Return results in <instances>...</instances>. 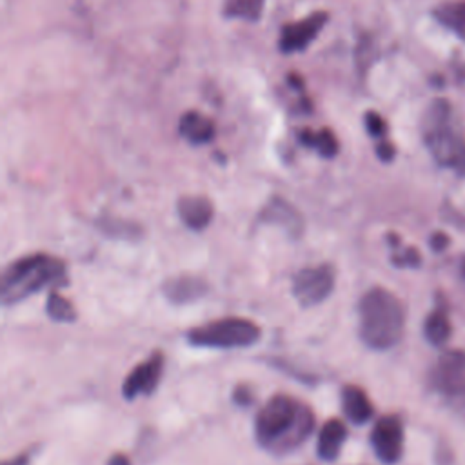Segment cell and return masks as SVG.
Instances as JSON below:
<instances>
[{
    "label": "cell",
    "mask_w": 465,
    "mask_h": 465,
    "mask_svg": "<svg viewBox=\"0 0 465 465\" xmlns=\"http://www.w3.org/2000/svg\"><path fill=\"white\" fill-rule=\"evenodd\" d=\"M314 414L298 398L276 394L263 403L254 418V440L272 456L294 452L312 432Z\"/></svg>",
    "instance_id": "obj_1"
},
{
    "label": "cell",
    "mask_w": 465,
    "mask_h": 465,
    "mask_svg": "<svg viewBox=\"0 0 465 465\" xmlns=\"http://www.w3.org/2000/svg\"><path fill=\"white\" fill-rule=\"evenodd\" d=\"M405 312L400 300L381 287L369 289L358 303V331L361 341L385 351L394 347L403 334Z\"/></svg>",
    "instance_id": "obj_2"
},
{
    "label": "cell",
    "mask_w": 465,
    "mask_h": 465,
    "mask_svg": "<svg viewBox=\"0 0 465 465\" xmlns=\"http://www.w3.org/2000/svg\"><path fill=\"white\" fill-rule=\"evenodd\" d=\"M65 263L60 258L45 252H35L15 260L4 269L0 298L7 307L49 285H65Z\"/></svg>",
    "instance_id": "obj_3"
},
{
    "label": "cell",
    "mask_w": 465,
    "mask_h": 465,
    "mask_svg": "<svg viewBox=\"0 0 465 465\" xmlns=\"http://www.w3.org/2000/svg\"><path fill=\"white\" fill-rule=\"evenodd\" d=\"M260 327L247 318H220L191 329L185 338L194 347L238 349L254 345L260 340Z\"/></svg>",
    "instance_id": "obj_4"
},
{
    "label": "cell",
    "mask_w": 465,
    "mask_h": 465,
    "mask_svg": "<svg viewBox=\"0 0 465 465\" xmlns=\"http://www.w3.org/2000/svg\"><path fill=\"white\" fill-rule=\"evenodd\" d=\"M425 140L432 156L441 165L465 174V140L449 125V107L441 100L429 109Z\"/></svg>",
    "instance_id": "obj_5"
},
{
    "label": "cell",
    "mask_w": 465,
    "mask_h": 465,
    "mask_svg": "<svg viewBox=\"0 0 465 465\" xmlns=\"http://www.w3.org/2000/svg\"><path fill=\"white\" fill-rule=\"evenodd\" d=\"M430 381L458 414H465V352L456 349L443 352L432 369Z\"/></svg>",
    "instance_id": "obj_6"
},
{
    "label": "cell",
    "mask_w": 465,
    "mask_h": 465,
    "mask_svg": "<svg viewBox=\"0 0 465 465\" xmlns=\"http://www.w3.org/2000/svg\"><path fill=\"white\" fill-rule=\"evenodd\" d=\"M334 289V269L329 263L303 267L292 278V296L302 307H314Z\"/></svg>",
    "instance_id": "obj_7"
},
{
    "label": "cell",
    "mask_w": 465,
    "mask_h": 465,
    "mask_svg": "<svg viewBox=\"0 0 465 465\" xmlns=\"http://www.w3.org/2000/svg\"><path fill=\"white\" fill-rule=\"evenodd\" d=\"M371 447L376 458L385 465H392L401 458L403 427L398 416H383L374 423L371 432Z\"/></svg>",
    "instance_id": "obj_8"
},
{
    "label": "cell",
    "mask_w": 465,
    "mask_h": 465,
    "mask_svg": "<svg viewBox=\"0 0 465 465\" xmlns=\"http://www.w3.org/2000/svg\"><path fill=\"white\" fill-rule=\"evenodd\" d=\"M163 371V354L162 352H153L145 361L138 363L124 380L122 383V396L125 400H134L140 394H151Z\"/></svg>",
    "instance_id": "obj_9"
},
{
    "label": "cell",
    "mask_w": 465,
    "mask_h": 465,
    "mask_svg": "<svg viewBox=\"0 0 465 465\" xmlns=\"http://www.w3.org/2000/svg\"><path fill=\"white\" fill-rule=\"evenodd\" d=\"M258 222L269 223V225H278L292 238H298L303 232L302 214L298 213V209L292 203H289L287 200H283L280 196H272L263 205V209L260 211Z\"/></svg>",
    "instance_id": "obj_10"
},
{
    "label": "cell",
    "mask_w": 465,
    "mask_h": 465,
    "mask_svg": "<svg viewBox=\"0 0 465 465\" xmlns=\"http://www.w3.org/2000/svg\"><path fill=\"white\" fill-rule=\"evenodd\" d=\"M209 291V285L203 278L194 274H178L163 282L162 292L165 300L173 305H187L203 298Z\"/></svg>",
    "instance_id": "obj_11"
},
{
    "label": "cell",
    "mask_w": 465,
    "mask_h": 465,
    "mask_svg": "<svg viewBox=\"0 0 465 465\" xmlns=\"http://www.w3.org/2000/svg\"><path fill=\"white\" fill-rule=\"evenodd\" d=\"M327 22L325 13H314L305 20L285 25L280 36V49L283 53H294L309 45V42L320 33L323 24Z\"/></svg>",
    "instance_id": "obj_12"
},
{
    "label": "cell",
    "mask_w": 465,
    "mask_h": 465,
    "mask_svg": "<svg viewBox=\"0 0 465 465\" xmlns=\"http://www.w3.org/2000/svg\"><path fill=\"white\" fill-rule=\"evenodd\" d=\"M178 216L185 227L191 231H203L214 214V207L209 198L193 194V196H182L176 203Z\"/></svg>",
    "instance_id": "obj_13"
},
{
    "label": "cell",
    "mask_w": 465,
    "mask_h": 465,
    "mask_svg": "<svg viewBox=\"0 0 465 465\" xmlns=\"http://www.w3.org/2000/svg\"><path fill=\"white\" fill-rule=\"evenodd\" d=\"M345 438H347V427L341 420L332 418L325 421L318 434V443H316L318 458L323 461H334L340 456Z\"/></svg>",
    "instance_id": "obj_14"
},
{
    "label": "cell",
    "mask_w": 465,
    "mask_h": 465,
    "mask_svg": "<svg viewBox=\"0 0 465 465\" xmlns=\"http://www.w3.org/2000/svg\"><path fill=\"white\" fill-rule=\"evenodd\" d=\"M341 411L354 425H363L372 416V405L367 394L356 385H345L341 389Z\"/></svg>",
    "instance_id": "obj_15"
},
{
    "label": "cell",
    "mask_w": 465,
    "mask_h": 465,
    "mask_svg": "<svg viewBox=\"0 0 465 465\" xmlns=\"http://www.w3.org/2000/svg\"><path fill=\"white\" fill-rule=\"evenodd\" d=\"M180 134L191 143H207L214 136V124L202 113L189 111L180 118Z\"/></svg>",
    "instance_id": "obj_16"
},
{
    "label": "cell",
    "mask_w": 465,
    "mask_h": 465,
    "mask_svg": "<svg viewBox=\"0 0 465 465\" xmlns=\"http://www.w3.org/2000/svg\"><path fill=\"white\" fill-rule=\"evenodd\" d=\"M423 334L427 341L432 343L434 347H441L447 343L450 336V322L443 309H436L427 316L423 325Z\"/></svg>",
    "instance_id": "obj_17"
},
{
    "label": "cell",
    "mask_w": 465,
    "mask_h": 465,
    "mask_svg": "<svg viewBox=\"0 0 465 465\" xmlns=\"http://www.w3.org/2000/svg\"><path fill=\"white\" fill-rule=\"evenodd\" d=\"M45 312L51 320H54L58 323H71L76 320V311H74L73 303L56 291H51L47 294Z\"/></svg>",
    "instance_id": "obj_18"
},
{
    "label": "cell",
    "mask_w": 465,
    "mask_h": 465,
    "mask_svg": "<svg viewBox=\"0 0 465 465\" xmlns=\"http://www.w3.org/2000/svg\"><path fill=\"white\" fill-rule=\"evenodd\" d=\"M302 142L309 147H314L323 158H332L338 153V142L336 136L329 131V129H322L320 133H311L309 129H305L300 134Z\"/></svg>",
    "instance_id": "obj_19"
},
{
    "label": "cell",
    "mask_w": 465,
    "mask_h": 465,
    "mask_svg": "<svg viewBox=\"0 0 465 465\" xmlns=\"http://www.w3.org/2000/svg\"><path fill=\"white\" fill-rule=\"evenodd\" d=\"M436 16L445 25L465 36V4H447L436 11Z\"/></svg>",
    "instance_id": "obj_20"
},
{
    "label": "cell",
    "mask_w": 465,
    "mask_h": 465,
    "mask_svg": "<svg viewBox=\"0 0 465 465\" xmlns=\"http://www.w3.org/2000/svg\"><path fill=\"white\" fill-rule=\"evenodd\" d=\"M263 0H227V15L242 18H258Z\"/></svg>",
    "instance_id": "obj_21"
},
{
    "label": "cell",
    "mask_w": 465,
    "mask_h": 465,
    "mask_svg": "<svg viewBox=\"0 0 465 465\" xmlns=\"http://www.w3.org/2000/svg\"><path fill=\"white\" fill-rule=\"evenodd\" d=\"M100 229L105 231L109 236L116 238H134L140 234V229L129 222H120V220H104L100 223Z\"/></svg>",
    "instance_id": "obj_22"
},
{
    "label": "cell",
    "mask_w": 465,
    "mask_h": 465,
    "mask_svg": "<svg viewBox=\"0 0 465 465\" xmlns=\"http://www.w3.org/2000/svg\"><path fill=\"white\" fill-rule=\"evenodd\" d=\"M421 262L420 258V252L412 247H407V249H396L394 254H392V263L396 267H418Z\"/></svg>",
    "instance_id": "obj_23"
},
{
    "label": "cell",
    "mask_w": 465,
    "mask_h": 465,
    "mask_svg": "<svg viewBox=\"0 0 465 465\" xmlns=\"http://www.w3.org/2000/svg\"><path fill=\"white\" fill-rule=\"evenodd\" d=\"M365 125H367V131H369L372 136H383V134H385V122H383L381 116L376 114V113H367V116H365Z\"/></svg>",
    "instance_id": "obj_24"
},
{
    "label": "cell",
    "mask_w": 465,
    "mask_h": 465,
    "mask_svg": "<svg viewBox=\"0 0 465 465\" xmlns=\"http://www.w3.org/2000/svg\"><path fill=\"white\" fill-rule=\"evenodd\" d=\"M252 400H254L252 391L247 385H238L232 392V401L240 407H249L252 403Z\"/></svg>",
    "instance_id": "obj_25"
},
{
    "label": "cell",
    "mask_w": 465,
    "mask_h": 465,
    "mask_svg": "<svg viewBox=\"0 0 465 465\" xmlns=\"http://www.w3.org/2000/svg\"><path fill=\"white\" fill-rule=\"evenodd\" d=\"M429 243H430V249H432V251L441 252V251L447 249V245H449V236H447L445 232H434V234L430 236Z\"/></svg>",
    "instance_id": "obj_26"
},
{
    "label": "cell",
    "mask_w": 465,
    "mask_h": 465,
    "mask_svg": "<svg viewBox=\"0 0 465 465\" xmlns=\"http://www.w3.org/2000/svg\"><path fill=\"white\" fill-rule=\"evenodd\" d=\"M376 154L383 160V162H391L394 156V147L389 142H380L376 147Z\"/></svg>",
    "instance_id": "obj_27"
},
{
    "label": "cell",
    "mask_w": 465,
    "mask_h": 465,
    "mask_svg": "<svg viewBox=\"0 0 465 465\" xmlns=\"http://www.w3.org/2000/svg\"><path fill=\"white\" fill-rule=\"evenodd\" d=\"M107 465H131L129 458L125 454H113L107 461Z\"/></svg>",
    "instance_id": "obj_28"
},
{
    "label": "cell",
    "mask_w": 465,
    "mask_h": 465,
    "mask_svg": "<svg viewBox=\"0 0 465 465\" xmlns=\"http://www.w3.org/2000/svg\"><path fill=\"white\" fill-rule=\"evenodd\" d=\"M27 461H29V454H20L13 460H5L2 465H27Z\"/></svg>",
    "instance_id": "obj_29"
},
{
    "label": "cell",
    "mask_w": 465,
    "mask_h": 465,
    "mask_svg": "<svg viewBox=\"0 0 465 465\" xmlns=\"http://www.w3.org/2000/svg\"><path fill=\"white\" fill-rule=\"evenodd\" d=\"M461 276H463V280H465V258L461 260Z\"/></svg>",
    "instance_id": "obj_30"
}]
</instances>
